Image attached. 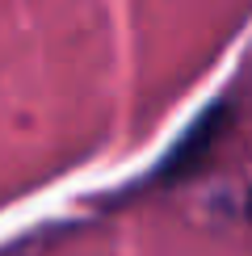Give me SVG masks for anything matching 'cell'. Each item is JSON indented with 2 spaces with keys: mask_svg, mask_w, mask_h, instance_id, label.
I'll list each match as a JSON object with an SVG mask.
<instances>
[{
  "mask_svg": "<svg viewBox=\"0 0 252 256\" xmlns=\"http://www.w3.org/2000/svg\"><path fill=\"white\" fill-rule=\"evenodd\" d=\"M223 114H227V110L218 105V110L202 114V118H198V122L185 130V138L176 143V152L160 164V176H164V180H176V176L194 172V168L206 160V152L214 147V138H218V122H223Z\"/></svg>",
  "mask_w": 252,
  "mask_h": 256,
  "instance_id": "obj_1",
  "label": "cell"
}]
</instances>
